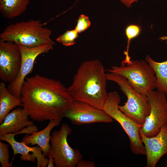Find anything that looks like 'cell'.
I'll return each mask as SVG.
<instances>
[{
    "label": "cell",
    "instance_id": "7c38bea8",
    "mask_svg": "<svg viewBox=\"0 0 167 167\" xmlns=\"http://www.w3.org/2000/svg\"><path fill=\"white\" fill-rule=\"evenodd\" d=\"M140 137L144 145L147 167H155L161 158L167 155V125L163 126L155 136L148 137L139 130Z\"/></svg>",
    "mask_w": 167,
    "mask_h": 167
},
{
    "label": "cell",
    "instance_id": "8992f818",
    "mask_svg": "<svg viewBox=\"0 0 167 167\" xmlns=\"http://www.w3.org/2000/svg\"><path fill=\"white\" fill-rule=\"evenodd\" d=\"M121 98L116 91L108 93L103 109L121 126L130 141L132 152L137 155H145L144 146L142 142L139 130L143 126L138 124L124 114L118 108Z\"/></svg>",
    "mask_w": 167,
    "mask_h": 167
},
{
    "label": "cell",
    "instance_id": "4fadbf2b",
    "mask_svg": "<svg viewBox=\"0 0 167 167\" xmlns=\"http://www.w3.org/2000/svg\"><path fill=\"white\" fill-rule=\"evenodd\" d=\"M14 134L10 133L0 135V140L4 141L11 146L14 152V156L20 154V159L23 161L35 162L37 160V167H45L48 165L49 159L42 153L41 148L37 146L34 147L28 146L23 142H18L15 139Z\"/></svg>",
    "mask_w": 167,
    "mask_h": 167
},
{
    "label": "cell",
    "instance_id": "52a82bcc",
    "mask_svg": "<svg viewBox=\"0 0 167 167\" xmlns=\"http://www.w3.org/2000/svg\"><path fill=\"white\" fill-rule=\"evenodd\" d=\"M72 131V129L63 123L59 130L52 134L50 154L53 157L57 167H75L82 159L80 152L72 148L68 143L67 137Z\"/></svg>",
    "mask_w": 167,
    "mask_h": 167
},
{
    "label": "cell",
    "instance_id": "5bb4252c",
    "mask_svg": "<svg viewBox=\"0 0 167 167\" xmlns=\"http://www.w3.org/2000/svg\"><path fill=\"white\" fill-rule=\"evenodd\" d=\"M29 116L23 108L15 109L9 113L0 125V135L8 134H20V131L25 127L33 125L29 120Z\"/></svg>",
    "mask_w": 167,
    "mask_h": 167
},
{
    "label": "cell",
    "instance_id": "484cf974",
    "mask_svg": "<svg viewBox=\"0 0 167 167\" xmlns=\"http://www.w3.org/2000/svg\"><path fill=\"white\" fill-rule=\"evenodd\" d=\"M159 39L162 41L167 40V36H163L160 38Z\"/></svg>",
    "mask_w": 167,
    "mask_h": 167
},
{
    "label": "cell",
    "instance_id": "5b68a950",
    "mask_svg": "<svg viewBox=\"0 0 167 167\" xmlns=\"http://www.w3.org/2000/svg\"><path fill=\"white\" fill-rule=\"evenodd\" d=\"M106 71L124 77L136 91L146 96L156 88L155 72L146 61H123L120 66H112Z\"/></svg>",
    "mask_w": 167,
    "mask_h": 167
},
{
    "label": "cell",
    "instance_id": "44dd1931",
    "mask_svg": "<svg viewBox=\"0 0 167 167\" xmlns=\"http://www.w3.org/2000/svg\"><path fill=\"white\" fill-rule=\"evenodd\" d=\"M8 144L0 141V162L2 167H10L12 162L9 163Z\"/></svg>",
    "mask_w": 167,
    "mask_h": 167
},
{
    "label": "cell",
    "instance_id": "ac0fdd59",
    "mask_svg": "<svg viewBox=\"0 0 167 167\" xmlns=\"http://www.w3.org/2000/svg\"><path fill=\"white\" fill-rule=\"evenodd\" d=\"M145 59L155 72L157 91L164 92L167 95V61L157 62L148 55Z\"/></svg>",
    "mask_w": 167,
    "mask_h": 167
},
{
    "label": "cell",
    "instance_id": "7402d4cb",
    "mask_svg": "<svg viewBox=\"0 0 167 167\" xmlns=\"http://www.w3.org/2000/svg\"><path fill=\"white\" fill-rule=\"evenodd\" d=\"M91 22L88 17L84 15H80L77 21L75 29L79 33L86 30L90 26Z\"/></svg>",
    "mask_w": 167,
    "mask_h": 167
},
{
    "label": "cell",
    "instance_id": "ffe728a7",
    "mask_svg": "<svg viewBox=\"0 0 167 167\" xmlns=\"http://www.w3.org/2000/svg\"><path fill=\"white\" fill-rule=\"evenodd\" d=\"M78 33L75 29L67 30L60 35L56 40L65 46H71L75 43V40L78 36Z\"/></svg>",
    "mask_w": 167,
    "mask_h": 167
},
{
    "label": "cell",
    "instance_id": "603a6c76",
    "mask_svg": "<svg viewBox=\"0 0 167 167\" xmlns=\"http://www.w3.org/2000/svg\"><path fill=\"white\" fill-rule=\"evenodd\" d=\"M95 166V164L93 161L82 159L78 162L76 166L77 167H94Z\"/></svg>",
    "mask_w": 167,
    "mask_h": 167
},
{
    "label": "cell",
    "instance_id": "9a60e30c",
    "mask_svg": "<svg viewBox=\"0 0 167 167\" xmlns=\"http://www.w3.org/2000/svg\"><path fill=\"white\" fill-rule=\"evenodd\" d=\"M61 120L49 121L48 125L44 129L39 131L34 132L31 135H26L22 139L21 142L28 145H37L41 148L44 156L45 157L48 156L50 151L49 142L51 138V131L54 128L59 125Z\"/></svg>",
    "mask_w": 167,
    "mask_h": 167
},
{
    "label": "cell",
    "instance_id": "9c48e42d",
    "mask_svg": "<svg viewBox=\"0 0 167 167\" xmlns=\"http://www.w3.org/2000/svg\"><path fill=\"white\" fill-rule=\"evenodd\" d=\"M64 117L75 125L96 123H110L113 119L104 111L82 101L73 100L67 109Z\"/></svg>",
    "mask_w": 167,
    "mask_h": 167
},
{
    "label": "cell",
    "instance_id": "2e32d148",
    "mask_svg": "<svg viewBox=\"0 0 167 167\" xmlns=\"http://www.w3.org/2000/svg\"><path fill=\"white\" fill-rule=\"evenodd\" d=\"M20 97L12 93L6 88L4 82L0 83V123L5 116L14 108L21 106Z\"/></svg>",
    "mask_w": 167,
    "mask_h": 167
},
{
    "label": "cell",
    "instance_id": "d6986e66",
    "mask_svg": "<svg viewBox=\"0 0 167 167\" xmlns=\"http://www.w3.org/2000/svg\"><path fill=\"white\" fill-rule=\"evenodd\" d=\"M140 31V27L137 25L130 24L126 27L125 29V33L128 41L127 50L124 52L126 55L125 58L124 60V61L128 62L131 60V58L128 54L129 43L131 40L136 37L139 35Z\"/></svg>",
    "mask_w": 167,
    "mask_h": 167
},
{
    "label": "cell",
    "instance_id": "7a4b0ae2",
    "mask_svg": "<svg viewBox=\"0 0 167 167\" xmlns=\"http://www.w3.org/2000/svg\"><path fill=\"white\" fill-rule=\"evenodd\" d=\"M105 71L98 60L82 63L67 88L73 100L84 102L103 109L108 96Z\"/></svg>",
    "mask_w": 167,
    "mask_h": 167
},
{
    "label": "cell",
    "instance_id": "3957f363",
    "mask_svg": "<svg viewBox=\"0 0 167 167\" xmlns=\"http://www.w3.org/2000/svg\"><path fill=\"white\" fill-rule=\"evenodd\" d=\"M51 31L39 20L31 19L11 24L0 34V40L19 45L32 46L44 44L55 45L50 38Z\"/></svg>",
    "mask_w": 167,
    "mask_h": 167
},
{
    "label": "cell",
    "instance_id": "ba28073f",
    "mask_svg": "<svg viewBox=\"0 0 167 167\" xmlns=\"http://www.w3.org/2000/svg\"><path fill=\"white\" fill-rule=\"evenodd\" d=\"M146 96L150 113L140 130L145 136L151 137L155 136L163 126L167 125V97L165 93L154 90Z\"/></svg>",
    "mask_w": 167,
    "mask_h": 167
},
{
    "label": "cell",
    "instance_id": "4316f807",
    "mask_svg": "<svg viewBox=\"0 0 167 167\" xmlns=\"http://www.w3.org/2000/svg\"><path fill=\"white\" fill-rule=\"evenodd\" d=\"M166 166L167 167V164Z\"/></svg>",
    "mask_w": 167,
    "mask_h": 167
},
{
    "label": "cell",
    "instance_id": "8fae6325",
    "mask_svg": "<svg viewBox=\"0 0 167 167\" xmlns=\"http://www.w3.org/2000/svg\"><path fill=\"white\" fill-rule=\"evenodd\" d=\"M22 56L18 44L0 40V79L11 83L17 77L21 65Z\"/></svg>",
    "mask_w": 167,
    "mask_h": 167
},
{
    "label": "cell",
    "instance_id": "30bf717a",
    "mask_svg": "<svg viewBox=\"0 0 167 167\" xmlns=\"http://www.w3.org/2000/svg\"><path fill=\"white\" fill-rule=\"evenodd\" d=\"M22 56L21 65L16 79L10 83L7 88L12 93L20 97V90L26 76L31 73L35 61L39 55L53 49V45L44 44L27 46L18 45Z\"/></svg>",
    "mask_w": 167,
    "mask_h": 167
},
{
    "label": "cell",
    "instance_id": "cb8c5ba5",
    "mask_svg": "<svg viewBox=\"0 0 167 167\" xmlns=\"http://www.w3.org/2000/svg\"><path fill=\"white\" fill-rule=\"evenodd\" d=\"M138 0H120L121 2L127 7H130L132 6V3L137 2Z\"/></svg>",
    "mask_w": 167,
    "mask_h": 167
},
{
    "label": "cell",
    "instance_id": "d4e9b609",
    "mask_svg": "<svg viewBox=\"0 0 167 167\" xmlns=\"http://www.w3.org/2000/svg\"><path fill=\"white\" fill-rule=\"evenodd\" d=\"M48 158L49 161L47 166L48 167H54V159L52 156L50 154H49L48 156Z\"/></svg>",
    "mask_w": 167,
    "mask_h": 167
},
{
    "label": "cell",
    "instance_id": "277c9868",
    "mask_svg": "<svg viewBox=\"0 0 167 167\" xmlns=\"http://www.w3.org/2000/svg\"><path fill=\"white\" fill-rule=\"evenodd\" d=\"M105 76L107 80L116 83L127 97L124 105H119V110L133 122L143 126L150 111L146 96L136 91L127 79L121 75L109 72L105 73Z\"/></svg>",
    "mask_w": 167,
    "mask_h": 167
},
{
    "label": "cell",
    "instance_id": "e0dca14e",
    "mask_svg": "<svg viewBox=\"0 0 167 167\" xmlns=\"http://www.w3.org/2000/svg\"><path fill=\"white\" fill-rule=\"evenodd\" d=\"M30 0H0V11L4 18L19 16L26 10Z\"/></svg>",
    "mask_w": 167,
    "mask_h": 167
},
{
    "label": "cell",
    "instance_id": "6da1fadb",
    "mask_svg": "<svg viewBox=\"0 0 167 167\" xmlns=\"http://www.w3.org/2000/svg\"><path fill=\"white\" fill-rule=\"evenodd\" d=\"M21 106L32 120L62 119L73 101L60 81L37 74L26 78L20 90Z\"/></svg>",
    "mask_w": 167,
    "mask_h": 167
}]
</instances>
